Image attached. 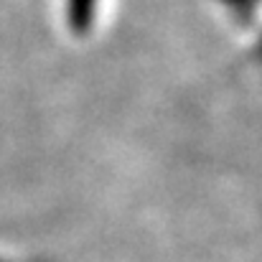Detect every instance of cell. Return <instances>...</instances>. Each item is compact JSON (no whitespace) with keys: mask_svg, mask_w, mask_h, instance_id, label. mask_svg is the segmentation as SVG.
<instances>
[{"mask_svg":"<svg viewBox=\"0 0 262 262\" xmlns=\"http://www.w3.org/2000/svg\"><path fill=\"white\" fill-rule=\"evenodd\" d=\"M110 5L112 0H56L64 31L79 41H89L104 28Z\"/></svg>","mask_w":262,"mask_h":262,"instance_id":"6da1fadb","label":"cell"},{"mask_svg":"<svg viewBox=\"0 0 262 262\" xmlns=\"http://www.w3.org/2000/svg\"><path fill=\"white\" fill-rule=\"evenodd\" d=\"M0 262H38V260H26V257H10V255H0Z\"/></svg>","mask_w":262,"mask_h":262,"instance_id":"7a4b0ae2","label":"cell"}]
</instances>
